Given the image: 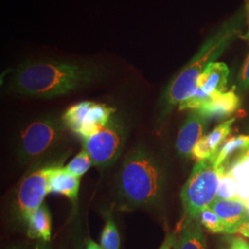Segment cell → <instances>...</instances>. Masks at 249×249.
Here are the masks:
<instances>
[{
	"label": "cell",
	"mask_w": 249,
	"mask_h": 249,
	"mask_svg": "<svg viewBox=\"0 0 249 249\" xmlns=\"http://www.w3.org/2000/svg\"><path fill=\"white\" fill-rule=\"evenodd\" d=\"M102 70L71 60H30L13 71L9 88L20 95L50 99L69 94L101 80Z\"/></svg>",
	"instance_id": "1"
},
{
	"label": "cell",
	"mask_w": 249,
	"mask_h": 249,
	"mask_svg": "<svg viewBox=\"0 0 249 249\" xmlns=\"http://www.w3.org/2000/svg\"><path fill=\"white\" fill-rule=\"evenodd\" d=\"M245 24V11L241 10L225 21L211 36L190 61L170 81L159 101L161 116H166L173 108L191 97L196 90L197 80L205 69L215 62L227 47L242 36Z\"/></svg>",
	"instance_id": "2"
},
{
	"label": "cell",
	"mask_w": 249,
	"mask_h": 249,
	"mask_svg": "<svg viewBox=\"0 0 249 249\" xmlns=\"http://www.w3.org/2000/svg\"><path fill=\"white\" fill-rule=\"evenodd\" d=\"M116 178V195L122 207L147 209L160 204L165 174L160 161L144 147L126 154Z\"/></svg>",
	"instance_id": "3"
},
{
	"label": "cell",
	"mask_w": 249,
	"mask_h": 249,
	"mask_svg": "<svg viewBox=\"0 0 249 249\" xmlns=\"http://www.w3.org/2000/svg\"><path fill=\"white\" fill-rule=\"evenodd\" d=\"M224 172L227 171L217 164L215 154L196 162L181 191L185 218L197 219L201 212L213 204Z\"/></svg>",
	"instance_id": "4"
},
{
	"label": "cell",
	"mask_w": 249,
	"mask_h": 249,
	"mask_svg": "<svg viewBox=\"0 0 249 249\" xmlns=\"http://www.w3.org/2000/svg\"><path fill=\"white\" fill-rule=\"evenodd\" d=\"M67 128L62 117L53 115L30 122L18 134L16 146L18 160L26 164L48 155L64 141Z\"/></svg>",
	"instance_id": "5"
},
{
	"label": "cell",
	"mask_w": 249,
	"mask_h": 249,
	"mask_svg": "<svg viewBox=\"0 0 249 249\" xmlns=\"http://www.w3.org/2000/svg\"><path fill=\"white\" fill-rule=\"evenodd\" d=\"M126 138L125 125L114 116L108 124L82 140L83 149L88 151L95 167L106 169L114 164L121 155Z\"/></svg>",
	"instance_id": "6"
},
{
	"label": "cell",
	"mask_w": 249,
	"mask_h": 249,
	"mask_svg": "<svg viewBox=\"0 0 249 249\" xmlns=\"http://www.w3.org/2000/svg\"><path fill=\"white\" fill-rule=\"evenodd\" d=\"M57 164H43L27 173L18 185L15 197V210L18 217L26 221L29 215L44 204L48 194L49 178Z\"/></svg>",
	"instance_id": "7"
},
{
	"label": "cell",
	"mask_w": 249,
	"mask_h": 249,
	"mask_svg": "<svg viewBox=\"0 0 249 249\" xmlns=\"http://www.w3.org/2000/svg\"><path fill=\"white\" fill-rule=\"evenodd\" d=\"M116 109L105 104L80 102L70 107L62 116L66 126L82 140L109 123Z\"/></svg>",
	"instance_id": "8"
},
{
	"label": "cell",
	"mask_w": 249,
	"mask_h": 249,
	"mask_svg": "<svg viewBox=\"0 0 249 249\" xmlns=\"http://www.w3.org/2000/svg\"><path fill=\"white\" fill-rule=\"evenodd\" d=\"M229 69L223 62L211 63L197 80L194 94L179 105L180 110H196L205 99L227 91Z\"/></svg>",
	"instance_id": "9"
},
{
	"label": "cell",
	"mask_w": 249,
	"mask_h": 249,
	"mask_svg": "<svg viewBox=\"0 0 249 249\" xmlns=\"http://www.w3.org/2000/svg\"><path fill=\"white\" fill-rule=\"evenodd\" d=\"M207 119L198 111L191 110L182 124L178 140L177 150L181 156L190 157L196 144L204 136Z\"/></svg>",
	"instance_id": "10"
},
{
	"label": "cell",
	"mask_w": 249,
	"mask_h": 249,
	"mask_svg": "<svg viewBox=\"0 0 249 249\" xmlns=\"http://www.w3.org/2000/svg\"><path fill=\"white\" fill-rule=\"evenodd\" d=\"M211 208L222 220L228 234L237 233L241 225L249 219L247 205L239 197L230 199L217 198Z\"/></svg>",
	"instance_id": "11"
},
{
	"label": "cell",
	"mask_w": 249,
	"mask_h": 249,
	"mask_svg": "<svg viewBox=\"0 0 249 249\" xmlns=\"http://www.w3.org/2000/svg\"><path fill=\"white\" fill-rule=\"evenodd\" d=\"M240 99L234 89L207 97L196 109L205 118L222 120L232 115L240 107Z\"/></svg>",
	"instance_id": "12"
},
{
	"label": "cell",
	"mask_w": 249,
	"mask_h": 249,
	"mask_svg": "<svg viewBox=\"0 0 249 249\" xmlns=\"http://www.w3.org/2000/svg\"><path fill=\"white\" fill-rule=\"evenodd\" d=\"M235 118H230L216 126L211 133L204 135L192 151L191 157L197 161L206 160L221 149L231 132V126Z\"/></svg>",
	"instance_id": "13"
},
{
	"label": "cell",
	"mask_w": 249,
	"mask_h": 249,
	"mask_svg": "<svg viewBox=\"0 0 249 249\" xmlns=\"http://www.w3.org/2000/svg\"><path fill=\"white\" fill-rule=\"evenodd\" d=\"M175 249H207L202 225L198 219L184 218L178 231H175Z\"/></svg>",
	"instance_id": "14"
},
{
	"label": "cell",
	"mask_w": 249,
	"mask_h": 249,
	"mask_svg": "<svg viewBox=\"0 0 249 249\" xmlns=\"http://www.w3.org/2000/svg\"><path fill=\"white\" fill-rule=\"evenodd\" d=\"M80 185L79 177L57 164L49 178L48 194H60L72 201H76L79 196Z\"/></svg>",
	"instance_id": "15"
},
{
	"label": "cell",
	"mask_w": 249,
	"mask_h": 249,
	"mask_svg": "<svg viewBox=\"0 0 249 249\" xmlns=\"http://www.w3.org/2000/svg\"><path fill=\"white\" fill-rule=\"evenodd\" d=\"M28 235L31 238H39L48 242L51 239L52 219L48 208L45 204L40 206L27 218Z\"/></svg>",
	"instance_id": "16"
},
{
	"label": "cell",
	"mask_w": 249,
	"mask_h": 249,
	"mask_svg": "<svg viewBox=\"0 0 249 249\" xmlns=\"http://www.w3.org/2000/svg\"><path fill=\"white\" fill-rule=\"evenodd\" d=\"M249 150V135H238L231 137L223 143L221 149L215 154L216 162L225 170L231 161L239 158ZM230 165V164H229Z\"/></svg>",
	"instance_id": "17"
},
{
	"label": "cell",
	"mask_w": 249,
	"mask_h": 249,
	"mask_svg": "<svg viewBox=\"0 0 249 249\" xmlns=\"http://www.w3.org/2000/svg\"><path fill=\"white\" fill-rule=\"evenodd\" d=\"M106 223L101 234V246L104 249H120V234L112 214H105Z\"/></svg>",
	"instance_id": "18"
},
{
	"label": "cell",
	"mask_w": 249,
	"mask_h": 249,
	"mask_svg": "<svg viewBox=\"0 0 249 249\" xmlns=\"http://www.w3.org/2000/svg\"><path fill=\"white\" fill-rule=\"evenodd\" d=\"M197 219L201 223V225L204 226L208 231L213 233L228 234L225 225L211 207L205 209L203 212H201Z\"/></svg>",
	"instance_id": "19"
},
{
	"label": "cell",
	"mask_w": 249,
	"mask_h": 249,
	"mask_svg": "<svg viewBox=\"0 0 249 249\" xmlns=\"http://www.w3.org/2000/svg\"><path fill=\"white\" fill-rule=\"evenodd\" d=\"M92 160L89 156L88 151L85 149H82L81 151L72 159L67 166H65V168L70 171L72 174H74L75 176L80 178L81 176H83L84 174H86L88 172V170L90 168V166L92 165Z\"/></svg>",
	"instance_id": "20"
},
{
	"label": "cell",
	"mask_w": 249,
	"mask_h": 249,
	"mask_svg": "<svg viewBox=\"0 0 249 249\" xmlns=\"http://www.w3.org/2000/svg\"><path fill=\"white\" fill-rule=\"evenodd\" d=\"M237 186L238 183L236 179L231 176L230 172H224L220 180L218 196L220 199H230L237 197Z\"/></svg>",
	"instance_id": "21"
},
{
	"label": "cell",
	"mask_w": 249,
	"mask_h": 249,
	"mask_svg": "<svg viewBox=\"0 0 249 249\" xmlns=\"http://www.w3.org/2000/svg\"><path fill=\"white\" fill-rule=\"evenodd\" d=\"M228 172L237 182H249V160L242 155L229 165Z\"/></svg>",
	"instance_id": "22"
},
{
	"label": "cell",
	"mask_w": 249,
	"mask_h": 249,
	"mask_svg": "<svg viewBox=\"0 0 249 249\" xmlns=\"http://www.w3.org/2000/svg\"><path fill=\"white\" fill-rule=\"evenodd\" d=\"M222 249H249V243L242 237L228 236Z\"/></svg>",
	"instance_id": "23"
},
{
	"label": "cell",
	"mask_w": 249,
	"mask_h": 249,
	"mask_svg": "<svg viewBox=\"0 0 249 249\" xmlns=\"http://www.w3.org/2000/svg\"><path fill=\"white\" fill-rule=\"evenodd\" d=\"M238 83L243 90L249 89V54L246 58L245 62L241 68L240 73L238 75Z\"/></svg>",
	"instance_id": "24"
},
{
	"label": "cell",
	"mask_w": 249,
	"mask_h": 249,
	"mask_svg": "<svg viewBox=\"0 0 249 249\" xmlns=\"http://www.w3.org/2000/svg\"><path fill=\"white\" fill-rule=\"evenodd\" d=\"M237 197L245 203L249 198V182H237Z\"/></svg>",
	"instance_id": "25"
},
{
	"label": "cell",
	"mask_w": 249,
	"mask_h": 249,
	"mask_svg": "<svg viewBox=\"0 0 249 249\" xmlns=\"http://www.w3.org/2000/svg\"><path fill=\"white\" fill-rule=\"evenodd\" d=\"M175 242V232L167 233L163 242L161 243L160 248L158 249H172Z\"/></svg>",
	"instance_id": "26"
},
{
	"label": "cell",
	"mask_w": 249,
	"mask_h": 249,
	"mask_svg": "<svg viewBox=\"0 0 249 249\" xmlns=\"http://www.w3.org/2000/svg\"><path fill=\"white\" fill-rule=\"evenodd\" d=\"M238 233H240L245 237H249V219L247 222H245L241 225Z\"/></svg>",
	"instance_id": "27"
},
{
	"label": "cell",
	"mask_w": 249,
	"mask_h": 249,
	"mask_svg": "<svg viewBox=\"0 0 249 249\" xmlns=\"http://www.w3.org/2000/svg\"><path fill=\"white\" fill-rule=\"evenodd\" d=\"M246 10H247V16L249 19V30L247 31V33H245L244 35L241 36V38L245 41H247L249 44V0H246Z\"/></svg>",
	"instance_id": "28"
},
{
	"label": "cell",
	"mask_w": 249,
	"mask_h": 249,
	"mask_svg": "<svg viewBox=\"0 0 249 249\" xmlns=\"http://www.w3.org/2000/svg\"><path fill=\"white\" fill-rule=\"evenodd\" d=\"M86 249H104L102 248V246L98 245L95 241L87 238L86 240Z\"/></svg>",
	"instance_id": "29"
},
{
	"label": "cell",
	"mask_w": 249,
	"mask_h": 249,
	"mask_svg": "<svg viewBox=\"0 0 249 249\" xmlns=\"http://www.w3.org/2000/svg\"><path fill=\"white\" fill-rule=\"evenodd\" d=\"M243 156H244V158H246L247 160H249V151H247L246 153H244V154H243Z\"/></svg>",
	"instance_id": "30"
},
{
	"label": "cell",
	"mask_w": 249,
	"mask_h": 249,
	"mask_svg": "<svg viewBox=\"0 0 249 249\" xmlns=\"http://www.w3.org/2000/svg\"><path fill=\"white\" fill-rule=\"evenodd\" d=\"M246 205H247V208H248V212H249V198L246 201Z\"/></svg>",
	"instance_id": "31"
},
{
	"label": "cell",
	"mask_w": 249,
	"mask_h": 249,
	"mask_svg": "<svg viewBox=\"0 0 249 249\" xmlns=\"http://www.w3.org/2000/svg\"></svg>",
	"instance_id": "32"
}]
</instances>
